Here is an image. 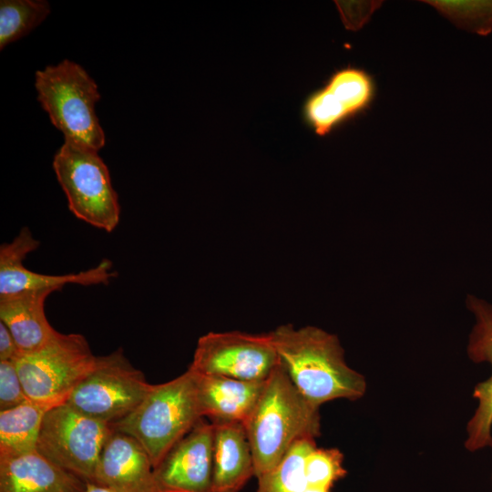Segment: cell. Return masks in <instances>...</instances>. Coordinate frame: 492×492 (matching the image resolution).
<instances>
[{
	"label": "cell",
	"instance_id": "24",
	"mask_svg": "<svg viewBox=\"0 0 492 492\" xmlns=\"http://www.w3.org/2000/svg\"><path fill=\"white\" fill-rule=\"evenodd\" d=\"M335 5L344 27L357 31L370 20L383 1H335Z\"/></svg>",
	"mask_w": 492,
	"mask_h": 492
},
{
	"label": "cell",
	"instance_id": "6",
	"mask_svg": "<svg viewBox=\"0 0 492 492\" xmlns=\"http://www.w3.org/2000/svg\"><path fill=\"white\" fill-rule=\"evenodd\" d=\"M96 360L82 334L58 332L46 346L14 362L28 399L53 408L67 403Z\"/></svg>",
	"mask_w": 492,
	"mask_h": 492
},
{
	"label": "cell",
	"instance_id": "23",
	"mask_svg": "<svg viewBox=\"0 0 492 492\" xmlns=\"http://www.w3.org/2000/svg\"><path fill=\"white\" fill-rule=\"evenodd\" d=\"M28 400L15 362L0 361V411Z\"/></svg>",
	"mask_w": 492,
	"mask_h": 492
},
{
	"label": "cell",
	"instance_id": "21",
	"mask_svg": "<svg viewBox=\"0 0 492 492\" xmlns=\"http://www.w3.org/2000/svg\"><path fill=\"white\" fill-rule=\"evenodd\" d=\"M49 13L50 5L44 0H1L0 49L26 36Z\"/></svg>",
	"mask_w": 492,
	"mask_h": 492
},
{
	"label": "cell",
	"instance_id": "12",
	"mask_svg": "<svg viewBox=\"0 0 492 492\" xmlns=\"http://www.w3.org/2000/svg\"><path fill=\"white\" fill-rule=\"evenodd\" d=\"M375 96V83L364 69L346 67L334 71L325 85L303 106V118L318 136H326L343 123L368 109Z\"/></svg>",
	"mask_w": 492,
	"mask_h": 492
},
{
	"label": "cell",
	"instance_id": "22",
	"mask_svg": "<svg viewBox=\"0 0 492 492\" xmlns=\"http://www.w3.org/2000/svg\"><path fill=\"white\" fill-rule=\"evenodd\" d=\"M456 26L478 36L492 32V0H424Z\"/></svg>",
	"mask_w": 492,
	"mask_h": 492
},
{
	"label": "cell",
	"instance_id": "9",
	"mask_svg": "<svg viewBox=\"0 0 492 492\" xmlns=\"http://www.w3.org/2000/svg\"><path fill=\"white\" fill-rule=\"evenodd\" d=\"M279 364L271 332H210L199 338L189 369L205 375L265 381Z\"/></svg>",
	"mask_w": 492,
	"mask_h": 492
},
{
	"label": "cell",
	"instance_id": "13",
	"mask_svg": "<svg viewBox=\"0 0 492 492\" xmlns=\"http://www.w3.org/2000/svg\"><path fill=\"white\" fill-rule=\"evenodd\" d=\"M213 425L200 419L154 467L160 492H211Z\"/></svg>",
	"mask_w": 492,
	"mask_h": 492
},
{
	"label": "cell",
	"instance_id": "26",
	"mask_svg": "<svg viewBox=\"0 0 492 492\" xmlns=\"http://www.w3.org/2000/svg\"><path fill=\"white\" fill-rule=\"evenodd\" d=\"M85 492H113L112 490L93 482H86Z\"/></svg>",
	"mask_w": 492,
	"mask_h": 492
},
{
	"label": "cell",
	"instance_id": "3",
	"mask_svg": "<svg viewBox=\"0 0 492 492\" xmlns=\"http://www.w3.org/2000/svg\"><path fill=\"white\" fill-rule=\"evenodd\" d=\"M201 418L196 374L188 368L169 382L152 384L142 402L111 426L136 439L156 467Z\"/></svg>",
	"mask_w": 492,
	"mask_h": 492
},
{
	"label": "cell",
	"instance_id": "16",
	"mask_svg": "<svg viewBox=\"0 0 492 492\" xmlns=\"http://www.w3.org/2000/svg\"><path fill=\"white\" fill-rule=\"evenodd\" d=\"M86 482L37 450L0 458V492H85Z\"/></svg>",
	"mask_w": 492,
	"mask_h": 492
},
{
	"label": "cell",
	"instance_id": "17",
	"mask_svg": "<svg viewBox=\"0 0 492 492\" xmlns=\"http://www.w3.org/2000/svg\"><path fill=\"white\" fill-rule=\"evenodd\" d=\"M211 423V422H210ZM211 492H240L255 477L254 461L243 423L215 422Z\"/></svg>",
	"mask_w": 492,
	"mask_h": 492
},
{
	"label": "cell",
	"instance_id": "7",
	"mask_svg": "<svg viewBox=\"0 0 492 492\" xmlns=\"http://www.w3.org/2000/svg\"><path fill=\"white\" fill-rule=\"evenodd\" d=\"M151 385L119 348L97 356L95 366L66 404L87 417L112 425L129 415Z\"/></svg>",
	"mask_w": 492,
	"mask_h": 492
},
{
	"label": "cell",
	"instance_id": "14",
	"mask_svg": "<svg viewBox=\"0 0 492 492\" xmlns=\"http://www.w3.org/2000/svg\"><path fill=\"white\" fill-rule=\"evenodd\" d=\"M94 483L113 492H160L146 450L132 436L115 430L101 453Z\"/></svg>",
	"mask_w": 492,
	"mask_h": 492
},
{
	"label": "cell",
	"instance_id": "2",
	"mask_svg": "<svg viewBox=\"0 0 492 492\" xmlns=\"http://www.w3.org/2000/svg\"><path fill=\"white\" fill-rule=\"evenodd\" d=\"M319 408L301 394L280 364L244 423L256 478L272 470L296 441L321 435Z\"/></svg>",
	"mask_w": 492,
	"mask_h": 492
},
{
	"label": "cell",
	"instance_id": "4",
	"mask_svg": "<svg viewBox=\"0 0 492 492\" xmlns=\"http://www.w3.org/2000/svg\"><path fill=\"white\" fill-rule=\"evenodd\" d=\"M35 77L37 99L65 139L98 151L105 134L95 111L100 95L94 79L69 60L38 70Z\"/></svg>",
	"mask_w": 492,
	"mask_h": 492
},
{
	"label": "cell",
	"instance_id": "11",
	"mask_svg": "<svg viewBox=\"0 0 492 492\" xmlns=\"http://www.w3.org/2000/svg\"><path fill=\"white\" fill-rule=\"evenodd\" d=\"M39 245L32 231L24 227L11 242L0 246V299L35 291H60L67 284H107L117 276L108 259L77 273L51 275L30 271L23 261Z\"/></svg>",
	"mask_w": 492,
	"mask_h": 492
},
{
	"label": "cell",
	"instance_id": "25",
	"mask_svg": "<svg viewBox=\"0 0 492 492\" xmlns=\"http://www.w3.org/2000/svg\"><path fill=\"white\" fill-rule=\"evenodd\" d=\"M19 354L12 333L5 324L0 322V361H14Z\"/></svg>",
	"mask_w": 492,
	"mask_h": 492
},
{
	"label": "cell",
	"instance_id": "8",
	"mask_svg": "<svg viewBox=\"0 0 492 492\" xmlns=\"http://www.w3.org/2000/svg\"><path fill=\"white\" fill-rule=\"evenodd\" d=\"M113 431L111 425L63 404L46 414L36 450L85 482L94 483L101 453Z\"/></svg>",
	"mask_w": 492,
	"mask_h": 492
},
{
	"label": "cell",
	"instance_id": "15",
	"mask_svg": "<svg viewBox=\"0 0 492 492\" xmlns=\"http://www.w3.org/2000/svg\"><path fill=\"white\" fill-rule=\"evenodd\" d=\"M467 306L476 317L467 346L468 356L475 363L488 362L492 365V305L469 296ZM473 395L478 405L466 426L465 445L469 451L492 446V375L475 387Z\"/></svg>",
	"mask_w": 492,
	"mask_h": 492
},
{
	"label": "cell",
	"instance_id": "19",
	"mask_svg": "<svg viewBox=\"0 0 492 492\" xmlns=\"http://www.w3.org/2000/svg\"><path fill=\"white\" fill-rule=\"evenodd\" d=\"M52 292L42 290L0 299V322L12 333L20 354L40 350L57 335L45 313V302Z\"/></svg>",
	"mask_w": 492,
	"mask_h": 492
},
{
	"label": "cell",
	"instance_id": "1",
	"mask_svg": "<svg viewBox=\"0 0 492 492\" xmlns=\"http://www.w3.org/2000/svg\"><path fill=\"white\" fill-rule=\"evenodd\" d=\"M280 364L313 405L340 398L357 400L366 389L364 377L345 363L336 335L315 326L282 324L271 332Z\"/></svg>",
	"mask_w": 492,
	"mask_h": 492
},
{
	"label": "cell",
	"instance_id": "10",
	"mask_svg": "<svg viewBox=\"0 0 492 492\" xmlns=\"http://www.w3.org/2000/svg\"><path fill=\"white\" fill-rule=\"evenodd\" d=\"M337 448H319L314 438L296 441L282 461L260 477L256 492H331L346 475Z\"/></svg>",
	"mask_w": 492,
	"mask_h": 492
},
{
	"label": "cell",
	"instance_id": "5",
	"mask_svg": "<svg viewBox=\"0 0 492 492\" xmlns=\"http://www.w3.org/2000/svg\"><path fill=\"white\" fill-rule=\"evenodd\" d=\"M53 169L68 209L77 219L107 232L117 228L120 205L98 151L65 139L54 157Z\"/></svg>",
	"mask_w": 492,
	"mask_h": 492
},
{
	"label": "cell",
	"instance_id": "18",
	"mask_svg": "<svg viewBox=\"0 0 492 492\" xmlns=\"http://www.w3.org/2000/svg\"><path fill=\"white\" fill-rule=\"evenodd\" d=\"M194 373L202 417L211 423L244 424L258 403L266 383V380L242 381Z\"/></svg>",
	"mask_w": 492,
	"mask_h": 492
},
{
	"label": "cell",
	"instance_id": "20",
	"mask_svg": "<svg viewBox=\"0 0 492 492\" xmlns=\"http://www.w3.org/2000/svg\"><path fill=\"white\" fill-rule=\"evenodd\" d=\"M51 407L28 400L0 411V458L36 450L43 419Z\"/></svg>",
	"mask_w": 492,
	"mask_h": 492
}]
</instances>
